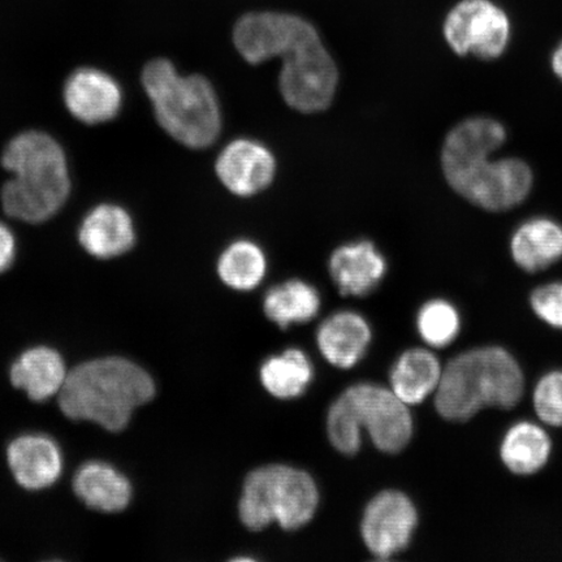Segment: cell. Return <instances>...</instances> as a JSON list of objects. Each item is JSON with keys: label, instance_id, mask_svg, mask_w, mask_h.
I'll return each instance as SVG.
<instances>
[{"label": "cell", "instance_id": "6da1fadb", "mask_svg": "<svg viewBox=\"0 0 562 562\" xmlns=\"http://www.w3.org/2000/svg\"><path fill=\"white\" fill-rule=\"evenodd\" d=\"M234 44L250 65L283 59L279 86L293 110L314 114L331 105L339 70L305 19L279 12L248 13L235 25Z\"/></svg>", "mask_w": 562, "mask_h": 562}, {"label": "cell", "instance_id": "7a4b0ae2", "mask_svg": "<svg viewBox=\"0 0 562 562\" xmlns=\"http://www.w3.org/2000/svg\"><path fill=\"white\" fill-rule=\"evenodd\" d=\"M2 165L12 175L2 189V205L13 220L46 222L68 200L66 153L47 133L26 131L13 137L3 150Z\"/></svg>", "mask_w": 562, "mask_h": 562}, {"label": "cell", "instance_id": "3957f363", "mask_svg": "<svg viewBox=\"0 0 562 562\" xmlns=\"http://www.w3.org/2000/svg\"><path fill=\"white\" fill-rule=\"evenodd\" d=\"M154 395L156 383L138 364L122 357L98 358L69 372L59 406L69 419L93 422L117 432Z\"/></svg>", "mask_w": 562, "mask_h": 562}, {"label": "cell", "instance_id": "277c9868", "mask_svg": "<svg viewBox=\"0 0 562 562\" xmlns=\"http://www.w3.org/2000/svg\"><path fill=\"white\" fill-rule=\"evenodd\" d=\"M522 393L521 368L507 350L476 348L454 357L442 369L435 407L442 418L463 422L484 407L510 409Z\"/></svg>", "mask_w": 562, "mask_h": 562}, {"label": "cell", "instance_id": "5b68a950", "mask_svg": "<svg viewBox=\"0 0 562 562\" xmlns=\"http://www.w3.org/2000/svg\"><path fill=\"white\" fill-rule=\"evenodd\" d=\"M161 128L191 149H205L220 136L222 115L213 86L201 75L181 76L170 60L154 59L140 76Z\"/></svg>", "mask_w": 562, "mask_h": 562}, {"label": "cell", "instance_id": "8992f818", "mask_svg": "<svg viewBox=\"0 0 562 562\" xmlns=\"http://www.w3.org/2000/svg\"><path fill=\"white\" fill-rule=\"evenodd\" d=\"M362 430L382 452L398 453L413 437L409 407L382 385L350 386L329 407L328 439L342 454H356L362 446Z\"/></svg>", "mask_w": 562, "mask_h": 562}, {"label": "cell", "instance_id": "52a82bcc", "mask_svg": "<svg viewBox=\"0 0 562 562\" xmlns=\"http://www.w3.org/2000/svg\"><path fill=\"white\" fill-rule=\"evenodd\" d=\"M318 504V487L311 475L276 463L252 470L246 477L238 515L252 531L271 524L297 530L312 521Z\"/></svg>", "mask_w": 562, "mask_h": 562}, {"label": "cell", "instance_id": "ba28073f", "mask_svg": "<svg viewBox=\"0 0 562 562\" xmlns=\"http://www.w3.org/2000/svg\"><path fill=\"white\" fill-rule=\"evenodd\" d=\"M442 34L457 55L494 60L507 50L512 25L507 12L492 0H462L449 11Z\"/></svg>", "mask_w": 562, "mask_h": 562}, {"label": "cell", "instance_id": "9c48e42d", "mask_svg": "<svg viewBox=\"0 0 562 562\" xmlns=\"http://www.w3.org/2000/svg\"><path fill=\"white\" fill-rule=\"evenodd\" d=\"M532 184V170L525 160L490 157L470 168L451 188L476 207L504 213L521 205Z\"/></svg>", "mask_w": 562, "mask_h": 562}, {"label": "cell", "instance_id": "30bf717a", "mask_svg": "<svg viewBox=\"0 0 562 562\" xmlns=\"http://www.w3.org/2000/svg\"><path fill=\"white\" fill-rule=\"evenodd\" d=\"M417 525L411 498L400 491H383L364 509L361 533L372 557L389 560L409 546Z\"/></svg>", "mask_w": 562, "mask_h": 562}, {"label": "cell", "instance_id": "8fae6325", "mask_svg": "<svg viewBox=\"0 0 562 562\" xmlns=\"http://www.w3.org/2000/svg\"><path fill=\"white\" fill-rule=\"evenodd\" d=\"M505 126L487 116H474L453 126L442 143L441 168L449 184L507 143Z\"/></svg>", "mask_w": 562, "mask_h": 562}, {"label": "cell", "instance_id": "7c38bea8", "mask_svg": "<svg viewBox=\"0 0 562 562\" xmlns=\"http://www.w3.org/2000/svg\"><path fill=\"white\" fill-rule=\"evenodd\" d=\"M215 171L222 184L238 196H250L269 187L276 178L277 160L257 140L238 138L216 159Z\"/></svg>", "mask_w": 562, "mask_h": 562}, {"label": "cell", "instance_id": "4fadbf2b", "mask_svg": "<svg viewBox=\"0 0 562 562\" xmlns=\"http://www.w3.org/2000/svg\"><path fill=\"white\" fill-rule=\"evenodd\" d=\"M63 98L70 115L90 125L112 121L123 104V91L114 77L91 67L68 77Z\"/></svg>", "mask_w": 562, "mask_h": 562}, {"label": "cell", "instance_id": "5bb4252c", "mask_svg": "<svg viewBox=\"0 0 562 562\" xmlns=\"http://www.w3.org/2000/svg\"><path fill=\"white\" fill-rule=\"evenodd\" d=\"M7 460L21 487L38 491L52 487L63 473L58 442L44 434H26L11 441Z\"/></svg>", "mask_w": 562, "mask_h": 562}, {"label": "cell", "instance_id": "9a60e30c", "mask_svg": "<svg viewBox=\"0 0 562 562\" xmlns=\"http://www.w3.org/2000/svg\"><path fill=\"white\" fill-rule=\"evenodd\" d=\"M79 243L90 256L111 259L136 244V228L128 211L114 203L91 209L79 228Z\"/></svg>", "mask_w": 562, "mask_h": 562}, {"label": "cell", "instance_id": "2e32d148", "mask_svg": "<svg viewBox=\"0 0 562 562\" xmlns=\"http://www.w3.org/2000/svg\"><path fill=\"white\" fill-rule=\"evenodd\" d=\"M385 272V259L371 241L342 245L329 259V273L342 296H367Z\"/></svg>", "mask_w": 562, "mask_h": 562}, {"label": "cell", "instance_id": "e0dca14e", "mask_svg": "<svg viewBox=\"0 0 562 562\" xmlns=\"http://www.w3.org/2000/svg\"><path fill=\"white\" fill-rule=\"evenodd\" d=\"M316 341L329 363L336 368L350 369L367 353L371 329L360 314L340 312L322 323Z\"/></svg>", "mask_w": 562, "mask_h": 562}, {"label": "cell", "instance_id": "ac0fdd59", "mask_svg": "<svg viewBox=\"0 0 562 562\" xmlns=\"http://www.w3.org/2000/svg\"><path fill=\"white\" fill-rule=\"evenodd\" d=\"M513 261L526 272L548 269L562 258V226L547 216L530 217L513 232Z\"/></svg>", "mask_w": 562, "mask_h": 562}, {"label": "cell", "instance_id": "d6986e66", "mask_svg": "<svg viewBox=\"0 0 562 562\" xmlns=\"http://www.w3.org/2000/svg\"><path fill=\"white\" fill-rule=\"evenodd\" d=\"M67 375L65 360L48 347L27 349L11 368L12 384L37 403L59 395Z\"/></svg>", "mask_w": 562, "mask_h": 562}, {"label": "cell", "instance_id": "ffe728a7", "mask_svg": "<svg viewBox=\"0 0 562 562\" xmlns=\"http://www.w3.org/2000/svg\"><path fill=\"white\" fill-rule=\"evenodd\" d=\"M74 490L89 508L103 513L123 512L132 501V484L108 462L89 461L77 470Z\"/></svg>", "mask_w": 562, "mask_h": 562}, {"label": "cell", "instance_id": "44dd1931", "mask_svg": "<svg viewBox=\"0 0 562 562\" xmlns=\"http://www.w3.org/2000/svg\"><path fill=\"white\" fill-rule=\"evenodd\" d=\"M442 369L437 357L426 349H411L398 358L391 371V390L407 406L424 403L437 392Z\"/></svg>", "mask_w": 562, "mask_h": 562}, {"label": "cell", "instance_id": "7402d4cb", "mask_svg": "<svg viewBox=\"0 0 562 562\" xmlns=\"http://www.w3.org/2000/svg\"><path fill=\"white\" fill-rule=\"evenodd\" d=\"M552 442L544 428L531 422L512 426L501 447L504 465L518 475L539 472L550 460Z\"/></svg>", "mask_w": 562, "mask_h": 562}, {"label": "cell", "instance_id": "603a6c76", "mask_svg": "<svg viewBox=\"0 0 562 562\" xmlns=\"http://www.w3.org/2000/svg\"><path fill=\"white\" fill-rule=\"evenodd\" d=\"M265 314L280 328L315 318L321 308L318 291L306 281L288 280L271 288L263 302Z\"/></svg>", "mask_w": 562, "mask_h": 562}, {"label": "cell", "instance_id": "cb8c5ba5", "mask_svg": "<svg viewBox=\"0 0 562 562\" xmlns=\"http://www.w3.org/2000/svg\"><path fill=\"white\" fill-rule=\"evenodd\" d=\"M261 381L266 391L273 397H300L313 381L312 362L302 350H286L263 363Z\"/></svg>", "mask_w": 562, "mask_h": 562}, {"label": "cell", "instance_id": "d4e9b609", "mask_svg": "<svg viewBox=\"0 0 562 562\" xmlns=\"http://www.w3.org/2000/svg\"><path fill=\"white\" fill-rule=\"evenodd\" d=\"M267 271L265 252L255 243L240 240L231 244L217 262V273L223 283L235 291L255 290Z\"/></svg>", "mask_w": 562, "mask_h": 562}, {"label": "cell", "instance_id": "484cf974", "mask_svg": "<svg viewBox=\"0 0 562 562\" xmlns=\"http://www.w3.org/2000/svg\"><path fill=\"white\" fill-rule=\"evenodd\" d=\"M417 327L422 339L428 346L445 348L459 336L460 314L451 302L428 301L418 313Z\"/></svg>", "mask_w": 562, "mask_h": 562}, {"label": "cell", "instance_id": "4316f807", "mask_svg": "<svg viewBox=\"0 0 562 562\" xmlns=\"http://www.w3.org/2000/svg\"><path fill=\"white\" fill-rule=\"evenodd\" d=\"M533 407L546 425L562 427V371L540 379L533 391Z\"/></svg>", "mask_w": 562, "mask_h": 562}, {"label": "cell", "instance_id": "83f0119b", "mask_svg": "<svg viewBox=\"0 0 562 562\" xmlns=\"http://www.w3.org/2000/svg\"><path fill=\"white\" fill-rule=\"evenodd\" d=\"M531 307L547 325L562 329V281L537 288L531 294Z\"/></svg>", "mask_w": 562, "mask_h": 562}, {"label": "cell", "instance_id": "f1b7e54d", "mask_svg": "<svg viewBox=\"0 0 562 562\" xmlns=\"http://www.w3.org/2000/svg\"><path fill=\"white\" fill-rule=\"evenodd\" d=\"M16 256V238L11 229L0 222V273L10 269Z\"/></svg>", "mask_w": 562, "mask_h": 562}, {"label": "cell", "instance_id": "f546056e", "mask_svg": "<svg viewBox=\"0 0 562 562\" xmlns=\"http://www.w3.org/2000/svg\"><path fill=\"white\" fill-rule=\"evenodd\" d=\"M551 67L553 74L557 75L558 79L562 82V41L558 47L554 48L551 59Z\"/></svg>", "mask_w": 562, "mask_h": 562}]
</instances>
